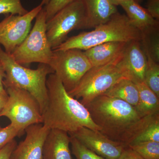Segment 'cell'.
I'll use <instances>...</instances> for the list:
<instances>
[{"mask_svg":"<svg viewBox=\"0 0 159 159\" xmlns=\"http://www.w3.org/2000/svg\"><path fill=\"white\" fill-rule=\"evenodd\" d=\"M0 62L6 73L3 81L5 89L14 86L28 91L38 102L42 113L48 102L47 78L49 74L54 73L51 67L45 64L39 63L35 70L25 67L16 62L11 54L2 48L1 45Z\"/></svg>","mask_w":159,"mask_h":159,"instance_id":"cell-4","label":"cell"},{"mask_svg":"<svg viewBox=\"0 0 159 159\" xmlns=\"http://www.w3.org/2000/svg\"><path fill=\"white\" fill-rule=\"evenodd\" d=\"M131 24L142 33L158 27L159 21L154 19L146 9L134 0H129L121 4Z\"/></svg>","mask_w":159,"mask_h":159,"instance_id":"cell-17","label":"cell"},{"mask_svg":"<svg viewBox=\"0 0 159 159\" xmlns=\"http://www.w3.org/2000/svg\"><path fill=\"white\" fill-rule=\"evenodd\" d=\"M127 43L110 42L100 44L85 50L84 54L92 67L114 63L121 56Z\"/></svg>","mask_w":159,"mask_h":159,"instance_id":"cell-15","label":"cell"},{"mask_svg":"<svg viewBox=\"0 0 159 159\" xmlns=\"http://www.w3.org/2000/svg\"><path fill=\"white\" fill-rule=\"evenodd\" d=\"M114 63L133 82L144 81L147 58L140 41L127 43L122 54Z\"/></svg>","mask_w":159,"mask_h":159,"instance_id":"cell-12","label":"cell"},{"mask_svg":"<svg viewBox=\"0 0 159 159\" xmlns=\"http://www.w3.org/2000/svg\"><path fill=\"white\" fill-rule=\"evenodd\" d=\"M85 8L84 29L94 28L106 22L118 12L116 6L109 0H81Z\"/></svg>","mask_w":159,"mask_h":159,"instance_id":"cell-16","label":"cell"},{"mask_svg":"<svg viewBox=\"0 0 159 159\" xmlns=\"http://www.w3.org/2000/svg\"><path fill=\"white\" fill-rule=\"evenodd\" d=\"M20 136L19 131L11 124L0 129V150L15 137Z\"/></svg>","mask_w":159,"mask_h":159,"instance_id":"cell-27","label":"cell"},{"mask_svg":"<svg viewBox=\"0 0 159 159\" xmlns=\"http://www.w3.org/2000/svg\"><path fill=\"white\" fill-rule=\"evenodd\" d=\"M70 137L66 132L51 129L46 138L43 149V159H74L70 148Z\"/></svg>","mask_w":159,"mask_h":159,"instance_id":"cell-14","label":"cell"},{"mask_svg":"<svg viewBox=\"0 0 159 159\" xmlns=\"http://www.w3.org/2000/svg\"><path fill=\"white\" fill-rule=\"evenodd\" d=\"M75 0H50L49 3L45 6L47 21L66 6L73 2Z\"/></svg>","mask_w":159,"mask_h":159,"instance_id":"cell-26","label":"cell"},{"mask_svg":"<svg viewBox=\"0 0 159 159\" xmlns=\"http://www.w3.org/2000/svg\"><path fill=\"white\" fill-rule=\"evenodd\" d=\"M109 1L113 5L117 6H120L122 3L129 1V0H109ZM134 1H136L138 2V0H134Z\"/></svg>","mask_w":159,"mask_h":159,"instance_id":"cell-33","label":"cell"},{"mask_svg":"<svg viewBox=\"0 0 159 159\" xmlns=\"http://www.w3.org/2000/svg\"><path fill=\"white\" fill-rule=\"evenodd\" d=\"M46 85L48 102L42 113L44 125L68 133L84 127L100 131L85 106L71 97L54 73L48 76Z\"/></svg>","mask_w":159,"mask_h":159,"instance_id":"cell-2","label":"cell"},{"mask_svg":"<svg viewBox=\"0 0 159 159\" xmlns=\"http://www.w3.org/2000/svg\"><path fill=\"white\" fill-rule=\"evenodd\" d=\"M140 1V0H138V2H139V1Z\"/></svg>","mask_w":159,"mask_h":159,"instance_id":"cell-35","label":"cell"},{"mask_svg":"<svg viewBox=\"0 0 159 159\" xmlns=\"http://www.w3.org/2000/svg\"><path fill=\"white\" fill-rule=\"evenodd\" d=\"M35 18L34 26L27 37L10 54L21 65L34 62L49 65L53 56V50L46 32L47 20L43 8Z\"/></svg>","mask_w":159,"mask_h":159,"instance_id":"cell-7","label":"cell"},{"mask_svg":"<svg viewBox=\"0 0 159 159\" xmlns=\"http://www.w3.org/2000/svg\"><path fill=\"white\" fill-rule=\"evenodd\" d=\"M117 159H144L140 155L127 146L124 148L121 155Z\"/></svg>","mask_w":159,"mask_h":159,"instance_id":"cell-30","label":"cell"},{"mask_svg":"<svg viewBox=\"0 0 159 159\" xmlns=\"http://www.w3.org/2000/svg\"><path fill=\"white\" fill-rule=\"evenodd\" d=\"M142 33L140 42L145 54L159 63V26Z\"/></svg>","mask_w":159,"mask_h":159,"instance_id":"cell-20","label":"cell"},{"mask_svg":"<svg viewBox=\"0 0 159 159\" xmlns=\"http://www.w3.org/2000/svg\"><path fill=\"white\" fill-rule=\"evenodd\" d=\"M49 66L68 92L77 86L84 75L92 67L84 52L75 49L53 50Z\"/></svg>","mask_w":159,"mask_h":159,"instance_id":"cell-8","label":"cell"},{"mask_svg":"<svg viewBox=\"0 0 159 159\" xmlns=\"http://www.w3.org/2000/svg\"><path fill=\"white\" fill-rule=\"evenodd\" d=\"M85 106L100 133L126 146L155 116H143L129 103L105 95L97 97Z\"/></svg>","mask_w":159,"mask_h":159,"instance_id":"cell-1","label":"cell"},{"mask_svg":"<svg viewBox=\"0 0 159 159\" xmlns=\"http://www.w3.org/2000/svg\"><path fill=\"white\" fill-rule=\"evenodd\" d=\"M144 159H159V142H145L129 145Z\"/></svg>","mask_w":159,"mask_h":159,"instance_id":"cell-23","label":"cell"},{"mask_svg":"<svg viewBox=\"0 0 159 159\" xmlns=\"http://www.w3.org/2000/svg\"><path fill=\"white\" fill-rule=\"evenodd\" d=\"M150 141L159 142V114L154 116L145 128L128 146L139 142Z\"/></svg>","mask_w":159,"mask_h":159,"instance_id":"cell-21","label":"cell"},{"mask_svg":"<svg viewBox=\"0 0 159 159\" xmlns=\"http://www.w3.org/2000/svg\"><path fill=\"white\" fill-rule=\"evenodd\" d=\"M8 99L0 117L5 116L19 132L20 136L31 125L43 123L39 104L28 91L14 86L5 88Z\"/></svg>","mask_w":159,"mask_h":159,"instance_id":"cell-6","label":"cell"},{"mask_svg":"<svg viewBox=\"0 0 159 159\" xmlns=\"http://www.w3.org/2000/svg\"><path fill=\"white\" fill-rule=\"evenodd\" d=\"M146 9L152 17L159 20V0H148Z\"/></svg>","mask_w":159,"mask_h":159,"instance_id":"cell-28","label":"cell"},{"mask_svg":"<svg viewBox=\"0 0 159 159\" xmlns=\"http://www.w3.org/2000/svg\"><path fill=\"white\" fill-rule=\"evenodd\" d=\"M28 12L23 7L20 0H0V14L23 15Z\"/></svg>","mask_w":159,"mask_h":159,"instance_id":"cell-25","label":"cell"},{"mask_svg":"<svg viewBox=\"0 0 159 159\" xmlns=\"http://www.w3.org/2000/svg\"><path fill=\"white\" fill-rule=\"evenodd\" d=\"M1 128H2V127H1V126H0V129H1Z\"/></svg>","mask_w":159,"mask_h":159,"instance_id":"cell-36","label":"cell"},{"mask_svg":"<svg viewBox=\"0 0 159 159\" xmlns=\"http://www.w3.org/2000/svg\"><path fill=\"white\" fill-rule=\"evenodd\" d=\"M8 99V95L7 93H2L0 92V114L6 106Z\"/></svg>","mask_w":159,"mask_h":159,"instance_id":"cell-32","label":"cell"},{"mask_svg":"<svg viewBox=\"0 0 159 159\" xmlns=\"http://www.w3.org/2000/svg\"><path fill=\"white\" fill-rule=\"evenodd\" d=\"M82 145L106 159H117L127 146L109 139L99 131L81 127L68 133Z\"/></svg>","mask_w":159,"mask_h":159,"instance_id":"cell-11","label":"cell"},{"mask_svg":"<svg viewBox=\"0 0 159 159\" xmlns=\"http://www.w3.org/2000/svg\"><path fill=\"white\" fill-rule=\"evenodd\" d=\"M50 129L43 123L28 126L25 138L16 145L10 159H43L44 144Z\"/></svg>","mask_w":159,"mask_h":159,"instance_id":"cell-13","label":"cell"},{"mask_svg":"<svg viewBox=\"0 0 159 159\" xmlns=\"http://www.w3.org/2000/svg\"><path fill=\"white\" fill-rule=\"evenodd\" d=\"M17 145V142L15 139L11 140L0 150V159H10L12 151Z\"/></svg>","mask_w":159,"mask_h":159,"instance_id":"cell-29","label":"cell"},{"mask_svg":"<svg viewBox=\"0 0 159 159\" xmlns=\"http://www.w3.org/2000/svg\"><path fill=\"white\" fill-rule=\"evenodd\" d=\"M70 137L71 152L76 159H106L86 147L74 137Z\"/></svg>","mask_w":159,"mask_h":159,"instance_id":"cell-24","label":"cell"},{"mask_svg":"<svg viewBox=\"0 0 159 159\" xmlns=\"http://www.w3.org/2000/svg\"><path fill=\"white\" fill-rule=\"evenodd\" d=\"M123 78H128L115 63L92 67L84 75L77 86L68 93L85 106L103 95Z\"/></svg>","mask_w":159,"mask_h":159,"instance_id":"cell-5","label":"cell"},{"mask_svg":"<svg viewBox=\"0 0 159 159\" xmlns=\"http://www.w3.org/2000/svg\"><path fill=\"white\" fill-rule=\"evenodd\" d=\"M5 77H6V73H5L4 67L2 63L0 62V92L2 93H7L3 84V81Z\"/></svg>","mask_w":159,"mask_h":159,"instance_id":"cell-31","label":"cell"},{"mask_svg":"<svg viewBox=\"0 0 159 159\" xmlns=\"http://www.w3.org/2000/svg\"><path fill=\"white\" fill-rule=\"evenodd\" d=\"M139 93V101L135 108L143 116L159 113V97L146 85L144 81L134 82Z\"/></svg>","mask_w":159,"mask_h":159,"instance_id":"cell-18","label":"cell"},{"mask_svg":"<svg viewBox=\"0 0 159 159\" xmlns=\"http://www.w3.org/2000/svg\"><path fill=\"white\" fill-rule=\"evenodd\" d=\"M103 95L121 99L135 107L139 103L138 88L134 83L128 78L120 80Z\"/></svg>","mask_w":159,"mask_h":159,"instance_id":"cell-19","label":"cell"},{"mask_svg":"<svg viewBox=\"0 0 159 159\" xmlns=\"http://www.w3.org/2000/svg\"><path fill=\"white\" fill-rule=\"evenodd\" d=\"M43 7L40 4L23 15L11 14L0 22V45L11 54L29 34L31 23Z\"/></svg>","mask_w":159,"mask_h":159,"instance_id":"cell-10","label":"cell"},{"mask_svg":"<svg viewBox=\"0 0 159 159\" xmlns=\"http://www.w3.org/2000/svg\"><path fill=\"white\" fill-rule=\"evenodd\" d=\"M67 39L65 41L53 50L65 51L69 49L85 50L94 46L110 42L129 43L140 41L142 33L131 24L126 15L119 12L114 14L106 22Z\"/></svg>","mask_w":159,"mask_h":159,"instance_id":"cell-3","label":"cell"},{"mask_svg":"<svg viewBox=\"0 0 159 159\" xmlns=\"http://www.w3.org/2000/svg\"><path fill=\"white\" fill-rule=\"evenodd\" d=\"M50 0H42L40 5L43 6H45L49 3Z\"/></svg>","mask_w":159,"mask_h":159,"instance_id":"cell-34","label":"cell"},{"mask_svg":"<svg viewBox=\"0 0 159 159\" xmlns=\"http://www.w3.org/2000/svg\"><path fill=\"white\" fill-rule=\"evenodd\" d=\"M146 55L147 64L144 82L159 97V63Z\"/></svg>","mask_w":159,"mask_h":159,"instance_id":"cell-22","label":"cell"},{"mask_svg":"<svg viewBox=\"0 0 159 159\" xmlns=\"http://www.w3.org/2000/svg\"><path fill=\"white\" fill-rule=\"evenodd\" d=\"M85 11L81 0H75L46 22V32L52 50L65 41L68 34L76 29H84Z\"/></svg>","mask_w":159,"mask_h":159,"instance_id":"cell-9","label":"cell"}]
</instances>
